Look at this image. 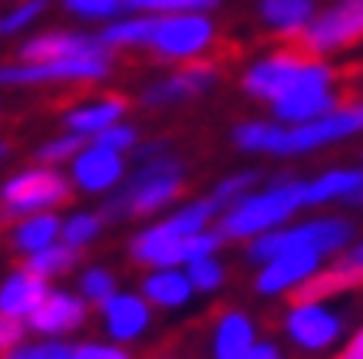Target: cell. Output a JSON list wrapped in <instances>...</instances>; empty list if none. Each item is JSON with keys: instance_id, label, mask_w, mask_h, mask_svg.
<instances>
[{"instance_id": "obj_30", "label": "cell", "mask_w": 363, "mask_h": 359, "mask_svg": "<svg viewBox=\"0 0 363 359\" xmlns=\"http://www.w3.org/2000/svg\"><path fill=\"white\" fill-rule=\"evenodd\" d=\"M185 274H189L195 293H205V297H208V293H218L221 287L228 284V267H225V261H221L218 254L199 257V261L185 264Z\"/></svg>"}, {"instance_id": "obj_11", "label": "cell", "mask_w": 363, "mask_h": 359, "mask_svg": "<svg viewBox=\"0 0 363 359\" xmlns=\"http://www.w3.org/2000/svg\"><path fill=\"white\" fill-rule=\"evenodd\" d=\"M218 79L221 73L215 63L191 59V63H182L179 69H172V73L145 83L143 93H139V103L145 109H169V106H179V103H191L199 96H208L218 86Z\"/></svg>"}, {"instance_id": "obj_31", "label": "cell", "mask_w": 363, "mask_h": 359, "mask_svg": "<svg viewBox=\"0 0 363 359\" xmlns=\"http://www.w3.org/2000/svg\"><path fill=\"white\" fill-rule=\"evenodd\" d=\"M89 139H83V135L77 132H63L60 135H50L47 142H40L37 152H33V159H37V165H53V169H63V165H69L73 161V155H77L83 145H86Z\"/></svg>"}, {"instance_id": "obj_17", "label": "cell", "mask_w": 363, "mask_h": 359, "mask_svg": "<svg viewBox=\"0 0 363 359\" xmlns=\"http://www.w3.org/2000/svg\"><path fill=\"white\" fill-rule=\"evenodd\" d=\"M258 323L248 310L228 307L211 320L208 333V356L211 359H245V353L258 343Z\"/></svg>"}, {"instance_id": "obj_21", "label": "cell", "mask_w": 363, "mask_h": 359, "mask_svg": "<svg viewBox=\"0 0 363 359\" xmlns=\"http://www.w3.org/2000/svg\"><path fill=\"white\" fill-rule=\"evenodd\" d=\"M337 106H340L337 89H294V93L281 96L277 103H271V119L281 125H301L334 113Z\"/></svg>"}, {"instance_id": "obj_28", "label": "cell", "mask_w": 363, "mask_h": 359, "mask_svg": "<svg viewBox=\"0 0 363 359\" xmlns=\"http://www.w3.org/2000/svg\"><path fill=\"white\" fill-rule=\"evenodd\" d=\"M53 0H17L7 10H0V37H20L27 33L33 23L47 17Z\"/></svg>"}, {"instance_id": "obj_43", "label": "cell", "mask_w": 363, "mask_h": 359, "mask_svg": "<svg viewBox=\"0 0 363 359\" xmlns=\"http://www.w3.org/2000/svg\"><path fill=\"white\" fill-rule=\"evenodd\" d=\"M340 359H363V323L347 336L344 350H340Z\"/></svg>"}, {"instance_id": "obj_6", "label": "cell", "mask_w": 363, "mask_h": 359, "mask_svg": "<svg viewBox=\"0 0 363 359\" xmlns=\"http://www.w3.org/2000/svg\"><path fill=\"white\" fill-rule=\"evenodd\" d=\"M113 76V53H86L67 59H37V63H0V89H33V86H89Z\"/></svg>"}, {"instance_id": "obj_8", "label": "cell", "mask_w": 363, "mask_h": 359, "mask_svg": "<svg viewBox=\"0 0 363 359\" xmlns=\"http://www.w3.org/2000/svg\"><path fill=\"white\" fill-rule=\"evenodd\" d=\"M218 37L211 13H152V27L145 40V53L159 63H191L201 59Z\"/></svg>"}, {"instance_id": "obj_25", "label": "cell", "mask_w": 363, "mask_h": 359, "mask_svg": "<svg viewBox=\"0 0 363 359\" xmlns=\"http://www.w3.org/2000/svg\"><path fill=\"white\" fill-rule=\"evenodd\" d=\"M218 215H221V205L211 198V195H205V198H191V201H182V205H175L169 215H162V221L172 227L175 234L189 237V234H199V231H205V227H215Z\"/></svg>"}, {"instance_id": "obj_33", "label": "cell", "mask_w": 363, "mask_h": 359, "mask_svg": "<svg viewBox=\"0 0 363 359\" xmlns=\"http://www.w3.org/2000/svg\"><path fill=\"white\" fill-rule=\"evenodd\" d=\"M60 7L67 10L69 17L86 20V23H113L125 10V0H60Z\"/></svg>"}, {"instance_id": "obj_2", "label": "cell", "mask_w": 363, "mask_h": 359, "mask_svg": "<svg viewBox=\"0 0 363 359\" xmlns=\"http://www.w3.org/2000/svg\"><path fill=\"white\" fill-rule=\"evenodd\" d=\"M307 208V178H294V175H274L264 178L255 191H248L245 198L218 215L215 227L221 231L225 241H245L268 234L274 227L294 221L301 211Z\"/></svg>"}, {"instance_id": "obj_26", "label": "cell", "mask_w": 363, "mask_h": 359, "mask_svg": "<svg viewBox=\"0 0 363 359\" xmlns=\"http://www.w3.org/2000/svg\"><path fill=\"white\" fill-rule=\"evenodd\" d=\"M77 264H79V251H73V247L63 244V241L43 247V251H37V254L23 257V267L33 270V274H37L40 280H47V284H53V280H60V277L73 274Z\"/></svg>"}, {"instance_id": "obj_9", "label": "cell", "mask_w": 363, "mask_h": 359, "mask_svg": "<svg viewBox=\"0 0 363 359\" xmlns=\"http://www.w3.org/2000/svg\"><path fill=\"white\" fill-rule=\"evenodd\" d=\"M287 343L307 356H324L337 350L347 336V317L330 300L320 297H294L281 317Z\"/></svg>"}, {"instance_id": "obj_24", "label": "cell", "mask_w": 363, "mask_h": 359, "mask_svg": "<svg viewBox=\"0 0 363 359\" xmlns=\"http://www.w3.org/2000/svg\"><path fill=\"white\" fill-rule=\"evenodd\" d=\"M60 224H63V217L57 211H37V215L10 221V247H13V254L30 257L37 251H43V247L57 244Z\"/></svg>"}, {"instance_id": "obj_14", "label": "cell", "mask_w": 363, "mask_h": 359, "mask_svg": "<svg viewBox=\"0 0 363 359\" xmlns=\"http://www.w3.org/2000/svg\"><path fill=\"white\" fill-rule=\"evenodd\" d=\"M67 175H69L73 191L103 195L106 198V195H113L125 181V175H129V155H119V152H109L96 142H86L67 165Z\"/></svg>"}, {"instance_id": "obj_46", "label": "cell", "mask_w": 363, "mask_h": 359, "mask_svg": "<svg viewBox=\"0 0 363 359\" xmlns=\"http://www.w3.org/2000/svg\"><path fill=\"white\" fill-rule=\"evenodd\" d=\"M360 86H363V76H360Z\"/></svg>"}, {"instance_id": "obj_5", "label": "cell", "mask_w": 363, "mask_h": 359, "mask_svg": "<svg viewBox=\"0 0 363 359\" xmlns=\"http://www.w3.org/2000/svg\"><path fill=\"white\" fill-rule=\"evenodd\" d=\"M357 241V224L344 215H314L304 221H287L268 234L251 237L245 244L248 264H264L284 251H317L320 257H340Z\"/></svg>"}, {"instance_id": "obj_32", "label": "cell", "mask_w": 363, "mask_h": 359, "mask_svg": "<svg viewBox=\"0 0 363 359\" xmlns=\"http://www.w3.org/2000/svg\"><path fill=\"white\" fill-rule=\"evenodd\" d=\"M264 181V175H261L258 169H241V171H231V175H225V178L215 181V188L208 191L211 198L221 205V211L228 208V205H235L238 198H245L248 191H255Z\"/></svg>"}, {"instance_id": "obj_18", "label": "cell", "mask_w": 363, "mask_h": 359, "mask_svg": "<svg viewBox=\"0 0 363 359\" xmlns=\"http://www.w3.org/2000/svg\"><path fill=\"white\" fill-rule=\"evenodd\" d=\"M50 287L53 284L40 280V277L33 274V270H27L23 264L13 267V270H7L4 280H0V317L27 323L30 317H33V310L47 300Z\"/></svg>"}, {"instance_id": "obj_10", "label": "cell", "mask_w": 363, "mask_h": 359, "mask_svg": "<svg viewBox=\"0 0 363 359\" xmlns=\"http://www.w3.org/2000/svg\"><path fill=\"white\" fill-rule=\"evenodd\" d=\"M297 43L304 53L324 59L363 43V0H334L320 7Z\"/></svg>"}, {"instance_id": "obj_42", "label": "cell", "mask_w": 363, "mask_h": 359, "mask_svg": "<svg viewBox=\"0 0 363 359\" xmlns=\"http://www.w3.org/2000/svg\"><path fill=\"white\" fill-rule=\"evenodd\" d=\"M337 264H344L347 270H357V274H363V237H360V241H354V244L347 247L344 254L337 257Z\"/></svg>"}, {"instance_id": "obj_29", "label": "cell", "mask_w": 363, "mask_h": 359, "mask_svg": "<svg viewBox=\"0 0 363 359\" xmlns=\"http://www.w3.org/2000/svg\"><path fill=\"white\" fill-rule=\"evenodd\" d=\"M116 290H119V280H116V274L103 264L83 267L77 277V293L89 303V307H99V303L109 300Z\"/></svg>"}, {"instance_id": "obj_1", "label": "cell", "mask_w": 363, "mask_h": 359, "mask_svg": "<svg viewBox=\"0 0 363 359\" xmlns=\"http://www.w3.org/2000/svg\"><path fill=\"white\" fill-rule=\"evenodd\" d=\"M357 135H363V99L340 103L334 113L301 125H281L274 119H245L231 129V145L248 155L297 159V155H314L330 145L350 142Z\"/></svg>"}, {"instance_id": "obj_36", "label": "cell", "mask_w": 363, "mask_h": 359, "mask_svg": "<svg viewBox=\"0 0 363 359\" xmlns=\"http://www.w3.org/2000/svg\"><path fill=\"white\" fill-rule=\"evenodd\" d=\"M221 244H225V237H221L218 227H205L199 234H189L182 241V251H179V267L191 264V261H199V257H208V254H218Z\"/></svg>"}, {"instance_id": "obj_3", "label": "cell", "mask_w": 363, "mask_h": 359, "mask_svg": "<svg viewBox=\"0 0 363 359\" xmlns=\"http://www.w3.org/2000/svg\"><path fill=\"white\" fill-rule=\"evenodd\" d=\"M185 188V161L172 152L155 159L135 161L125 181L113 195H106V221H129V217H155L169 211Z\"/></svg>"}, {"instance_id": "obj_23", "label": "cell", "mask_w": 363, "mask_h": 359, "mask_svg": "<svg viewBox=\"0 0 363 359\" xmlns=\"http://www.w3.org/2000/svg\"><path fill=\"white\" fill-rule=\"evenodd\" d=\"M363 185V169L357 165H337L324 169L320 175L307 178V208H324V205H347Z\"/></svg>"}, {"instance_id": "obj_16", "label": "cell", "mask_w": 363, "mask_h": 359, "mask_svg": "<svg viewBox=\"0 0 363 359\" xmlns=\"http://www.w3.org/2000/svg\"><path fill=\"white\" fill-rule=\"evenodd\" d=\"M103 43L96 33L86 30H67V27H53V30H40L23 37V43L17 47V59L23 63H37V59H67V57H86V53H103Z\"/></svg>"}, {"instance_id": "obj_45", "label": "cell", "mask_w": 363, "mask_h": 359, "mask_svg": "<svg viewBox=\"0 0 363 359\" xmlns=\"http://www.w3.org/2000/svg\"><path fill=\"white\" fill-rule=\"evenodd\" d=\"M7 155H10V142L7 139H0V161H7Z\"/></svg>"}, {"instance_id": "obj_12", "label": "cell", "mask_w": 363, "mask_h": 359, "mask_svg": "<svg viewBox=\"0 0 363 359\" xmlns=\"http://www.w3.org/2000/svg\"><path fill=\"white\" fill-rule=\"evenodd\" d=\"M327 264V257H320L317 251H284V254L271 257L264 264H258L255 270V293L258 297H294L304 284H311L320 267Z\"/></svg>"}, {"instance_id": "obj_22", "label": "cell", "mask_w": 363, "mask_h": 359, "mask_svg": "<svg viewBox=\"0 0 363 359\" xmlns=\"http://www.w3.org/2000/svg\"><path fill=\"white\" fill-rule=\"evenodd\" d=\"M317 0H258V20L284 40H301L311 20L317 17Z\"/></svg>"}, {"instance_id": "obj_48", "label": "cell", "mask_w": 363, "mask_h": 359, "mask_svg": "<svg viewBox=\"0 0 363 359\" xmlns=\"http://www.w3.org/2000/svg\"><path fill=\"white\" fill-rule=\"evenodd\" d=\"M162 359H169V356H162Z\"/></svg>"}, {"instance_id": "obj_38", "label": "cell", "mask_w": 363, "mask_h": 359, "mask_svg": "<svg viewBox=\"0 0 363 359\" xmlns=\"http://www.w3.org/2000/svg\"><path fill=\"white\" fill-rule=\"evenodd\" d=\"M73 359H135L129 346L113 340H83L73 343Z\"/></svg>"}, {"instance_id": "obj_35", "label": "cell", "mask_w": 363, "mask_h": 359, "mask_svg": "<svg viewBox=\"0 0 363 359\" xmlns=\"http://www.w3.org/2000/svg\"><path fill=\"white\" fill-rule=\"evenodd\" d=\"M0 359H73V343L67 340H20Z\"/></svg>"}, {"instance_id": "obj_20", "label": "cell", "mask_w": 363, "mask_h": 359, "mask_svg": "<svg viewBox=\"0 0 363 359\" xmlns=\"http://www.w3.org/2000/svg\"><path fill=\"white\" fill-rule=\"evenodd\" d=\"M125 113H129V103L123 96H96V99H83V103L69 106L63 113V129L83 135V139H93L109 125L123 122Z\"/></svg>"}, {"instance_id": "obj_34", "label": "cell", "mask_w": 363, "mask_h": 359, "mask_svg": "<svg viewBox=\"0 0 363 359\" xmlns=\"http://www.w3.org/2000/svg\"><path fill=\"white\" fill-rule=\"evenodd\" d=\"M225 0H125L129 13H211Z\"/></svg>"}, {"instance_id": "obj_27", "label": "cell", "mask_w": 363, "mask_h": 359, "mask_svg": "<svg viewBox=\"0 0 363 359\" xmlns=\"http://www.w3.org/2000/svg\"><path fill=\"white\" fill-rule=\"evenodd\" d=\"M106 224H109V221L103 217V211L77 208L63 217V224H60V241L69 244L73 251H86L89 244H96V241L103 237Z\"/></svg>"}, {"instance_id": "obj_19", "label": "cell", "mask_w": 363, "mask_h": 359, "mask_svg": "<svg viewBox=\"0 0 363 359\" xmlns=\"http://www.w3.org/2000/svg\"><path fill=\"white\" fill-rule=\"evenodd\" d=\"M139 293H143L152 310H165V313H179L185 310L195 297L185 267H152L145 270V277L139 280Z\"/></svg>"}, {"instance_id": "obj_13", "label": "cell", "mask_w": 363, "mask_h": 359, "mask_svg": "<svg viewBox=\"0 0 363 359\" xmlns=\"http://www.w3.org/2000/svg\"><path fill=\"white\" fill-rule=\"evenodd\" d=\"M152 320L155 310L139 290H116L109 300L96 307V323H99L103 340L123 343V346L143 340L152 330Z\"/></svg>"}, {"instance_id": "obj_41", "label": "cell", "mask_w": 363, "mask_h": 359, "mask_svg": "<svg viewBox=\"0 0 363 359\" xmlns=\"http://www.w3.org/2000/svg\"><path fill=\"white\" fill-rule=\"evenodd\" d=\"M245 359H287V356L274 340H258L248 353H245Z\"/></svg>"}, {"instance_id": "obj_40", "label": "cell", "mask_w": 363, "mask_h": 359, "mask_svg": "<svg viewBox=\"0 0 363 359\" xmlns=\"http://www.w3.org/2000/svg\"><path fill=\"white\" fill-rule=\"evenodd\" d=\"M165 152H169V142H165V139H149V142H143V139H139V145L133 149V155H129V159H133V161H145V159H155V155H165Z\"/></svg>"}, {"instance_id": "obj_44", "label": "cell", "mask_w": 363, "mask_h": 359, "mask_svg": "<svg viewBox=\"0 0 363 359\" xmlns=\"http://www.w3.org/2000/svg\"><path fill=\"white\" fill-rule=\"evenodd\" d=\"M347 205H350V208H363V185H360V191H357L354 198L347 201Z\"/></svg>"}, {"instance_id": "obj_4", "label": "cell", "mask_w": 363, "mask_h": 359, "mask_svg": "<svg viewBox=\"0 0 363 359\" xmlns=\"http://www.w3.org/2000/svg\"><path fill=\"white\" fill-rule=\"evenodd\" d=\"M294 89H337V69L324 57L281 47L251 59L241 73V93L255 103L271 106Z\"/></svg>"}, {"instance_id": "obj_39", "label": "cell", "mask_w": 363, "mask_h": 359, "mask_svg": "<svg viewBox=\"0 0 363 359\" xmlns=\"http://www.w3.org/2000/svg\"><path fill=\"white\" fill-rule=\"evenodd\" d=\"M23 333H27V326H23V323L0 317V356H4L7 350H13V346L23 340Z\"/></svg>"}, {"instance_id": "obj_37", "label": "cell", "mask_w": 363, "mask_h": 359, "mask_svg": "<svg viewBox=\"0 0 363 359\" xmlns=\"http://www.w3.org/2000/svg\"><path fill=\"white\" fill-rule=\"evenodd\" d=\"M139 129H135L133 122H116V125H109V129H103L99 135H93L89 142H96V145H103V149H109V152H119V155H133V149L139 145Z\"/></svg>"}, {"instance_id": "obj_47", "label": "cell", "mask_w": 363, "mask_h": 359, "mask_svg": "<svg viewBox=\"0 0 363 359\" xmlns=\"http://www.w3.org/2000/svg\"><path fill=\"white\" fill-rule=\"evenodd\" d=\"M360 284H363V277H360Z\"/></svg>"}, {"instance_id": "obj_15", "label": "cell", "mask_w": 363, "mask_h": 359, "mask_svg": "<svg viewBox=\"0 0 363 359\" xmlns=\"http://www.w3.org/2000/svg\"><path fill=\"white\" fill-rule=\"evenodd\" d=\"M89 307L77 290H60V287H50L47 300L40 303L33 317H30L23 326L27 333L40 336V340H67L73 333H79L89 323Z\"/></svg>"}, {"instance_id": "obj_7", "label": "cell", "mask_w": 363, "mask_h": 359, "mask_svg": "<svg viewBox=\"0 0 363 359\" xmlns=\"http://www.w3.org/2000/svg\"><path fill=\"white\" fill-rule=\"evenodd\" d=\"M73 198V185L63 169L53 165H30L13 171L0 185V217L17 221V217L37 215V211H57Z\"/></svg>"}]
</instances>
